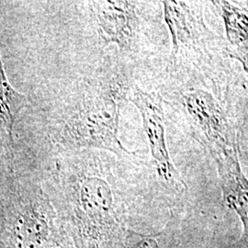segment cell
Returning <instances> with one entry per match:
<instances>
[{
  "instance_id": "11",
  "label": "cell",
  "mask_w": 248,
  "mask_h": 248,
  "mask_svg": "<svg viewBox=\"0 0 248 248\" xmlns=\"http://www.w3.org/2000/svg\"><path fill=\"white\" fill-rule=\"evenodd\" d=\"M122 248H159V246L155 236L143 235L132 232Z\"/></svg>"
},
{
  "instance_id": "3",
  "label": "cell",
  "mask_w": 248,
  "mask_h": 248,
  "mask_svg": "<svg viewBox=\"0 0 248 248\" xmlns=\"http://www.w3.org/2000/svg\"><path fill=\"white\" fill-rule=\"evenodd\" d=\"M182 103L213 157L238 153L236 134L222 107L213 95L202 89H189L182 94Z\"/></svg>"
},
{
  "instance_id": "6",
  "label": "cell",
  "mask_w": 248,
  "mask_h": 248,
  "mask_svg": "<svg viewBox=\"0 0 248 248\" xmlns=\"http://www.w3.org/2000/svg\"><path fill=\"white\" fill-rule=\"evenodd\" d=\"M134 1L93 2L98 36L104 45L114 44L124 51H131L135 43L139 18Z\"/></svg>"
},
{
  "instance_id": "2",
  "label": "cell",
  "mask_w": 248,
  "mask_h": 248,
  "mask_svg": "<svg viewBox=\"0 0 248 248\" xmlns=\"http://www.w3.org/2000/svg\"><path fill=\"white\" fill-rule=\"evenodd\" d=\"M5 202L12 210L14 248H45L49 244L53 209L42 188L14 179Z\"/></svg>"
},
{
  "instance_id": "1",
  "label": "cell",
  "mask_w": 248,
  "mask_h": 248,
  "mask_svg": "<svg viewBox=\"0 0 248 248\" xmlns=\"http://www.w3.org/2000/svg\"><path fill=\"white\" fill-rule=\"evenodd\" d=\"M121 85L108 84L84 92L63 108L54 120L52 141L71 150L96 148L123 156L133 155L119 139Z\"/></svg>"
},
{
  "instance_id": "9",
  "label": "cell",
  "mask_w": 248,
  "mask_h": 248,
  "mask_svg": "<svg viewBox=\"0 0 248 248\" xmlns=\"http://www.w3.org/2000/svg\"><path fill=\"white\" fill-rule=\"evenodd\" d=\"M1 17L0 12V20ZM27 103L26 96L19 93L10 84L0 50V149L9 161H12L15 155L14 130L18 117Z\"/></svg>"
},
{
  "instance_id": "4",
  "label": "cell",
  "mask_w": 248,
  "mask_h": 248,
  "mask_svg": "<svg viewBox=\"0 0 248 248\" xmlns=\"http://www.w3.org/2000/svg\"><path fill=\"white\" fill-rule=\"evenodd\" d=\"M129 99L140 111L143 130L148 139L151 154L160 178L172 186L186 188V183L175 168L167 144L166 121L163 99L156 92L134 88Z\"/></svg>"
},
{
  "instance_id": "8",
  "label": "cell",
  "mask_w": 248,
  "mask_h": 248,
  "mask_svg": "<svg viewBox=\"0 0 248 248\" xmlns=\"http://www.w3.org/2000/svg\"><path fill=\"white\" fill-rule=\"evenodd\" d=\"M222 182V197L227 207L238 214L248 234V180L241 169L238 153L214 156Z\"/></svg>"
},
{
  "instance_id": "10",
  "label": "cell",
  "mask_w": 248,
  "mask_h": 248,
  "mask_svg": "<svg viewBox=\"0 0 248 248\" xmlns=\"http://www.w3.org/2000/svg\"><path fill=\"white\" fill-rule=\"evenodd\" d=\"M223 19L226 37L235 50V58L243 63L248 72V12L228 1H213Z\"/></svg>"
},
{
  "instance_id": "5",
  "label": "cell",
  "mask_w": 248,
  "mask_h": 248,
  "mask_svg": "<svg viewBox=\"0 0 248 248\" xmlns=\"http://www.w3.org/2000/svg\"><path fill=\"white\" fill-rule=\"evenodd\" d=\"M65 187L75 213L83 222L99 225L111 220L114 199L105 179L79 172L68 179Z\"/></svg>"
},
{
  "instance_id": "7",
  "label": "cell",
  "mask_w": 248,
  "mask_h": 248,
  "mask_svg": "<svg viewBox=\"0 0 248 248\" xmlns=\"http://www.w3.org/2000/svg\"><path fill=\"white\" fill-rule=\"evenodd\" d=\"M164 19L172 41L170 62L193 48L201 40L204 24L194 10L184 1H164Z\"/></svg>"
},
{
  "instance_id": "12",
  "label": "cell",
  "mask_w": 248,
  "mask_h": 248,
  "mask_svg": "<svg viewBox=\"0 0 248 248\" xmlns=\"http://www.w3.org/2000/svg\"><path fill=\"white\" fill-rule=\"evenodd\" d=\"M45 248H61L59 246H53V245H47V247Z\"/></svg>"
}]
</instances>
